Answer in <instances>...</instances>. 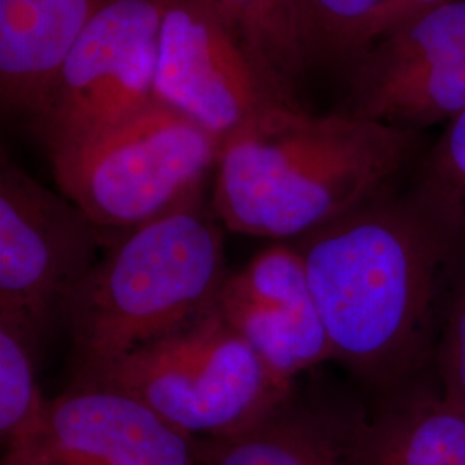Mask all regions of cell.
Returning a JSON list of instances; mask_svg holds the SVG:
<instances>
[{
  "label": "cell",
  "instance_id": "obj_9",
  "mask_svg": "<svg viewBox=\"0 0 465 465\" xmlns=\"http://www.w3.org/2000/svg\"><path fill=\"white\" fill-rule=\"evenodd\" d=\"M341 113L417 134L465 113V0H445L376 40L355 61Z\"/></svg>",
  "mask_w": 465,
  "mask_h": 465
},
{
  "label": "cell",
  "instance_id": "obj_8",
  "mask_svg": "<svg viewBox=\"0 0 465 465\" xmlns=\"http://www.w3.org/2000/svg\"><path fill=\"white\" fill-rule=\"evenodd\" d=\"M116 232L2 152L0 311L23 314L45 331Z\"/></svg>",
  "mask_w": 465,
  "mask_h": 465
},
{
  "label": "cell",
  "instance_id": "obj_12",
  "mask_svg": "<svg viewBox=\"0 0 465 465\" xmlns=\"http://www.w3.org/2000/svg\"><path fill=\"white\" fill-rule=\"evenodd\" d=\"M334 419L347 465H465V409L420 376Z\"/></svg>",
  "mask_w": 465,
  "mask_h": 465
},
{
  "label": "cell",
  "instance_id": "obj_18",
  "mask_svg": "<svg viewBox=\"0 0 465 465\" xmlns=\"http://www.w3.org/2000/svg\"><path fill=\"white\" fill-rule=\"evenodd\" d=\"M409 193L465 252V113L426 153Z\"/></svg>",
  "mask_w": 465,
  "mask_h": 465
},
{
  "label": "cell",
  "instance_id": "obj_20",
  "mask_svg": "<svg viewBox=\"0 0 465 465\" xmlns=\"http://www.w3.org/2000/svg\"><path fill=\"white\" fill-rule=\"evenodd\" d=\"M441 2H445V0H386L382 4L378 16L374 19L369 47L384 35L391 34L393 30H397L407 21L424 15L426 11H430Z\"/></svg>",
  "mask_w": 465,
  "mask_h": 465
},
{
  "label": "cell",
  "instance_id": "obj_2",
  "mask_svg": "<svg viewBox=\"0 0 465 465\" xmlns=\"http://www.w3.org/2000/svg\"><path fill=\"white\" fill-rule=\"evenodd\" d=\"M419 136L341 111L276 109L221 147L213 209L232 232L293 242L391 193Z\"/></svg>",
  "mask_w": 465,
  "mask_h": 465
},
{
  "label": "cell",
  "instance_id": "obj_13",
  "mask_svg": "<svg viewBox=\"0 0 465 465\" xmlns=\"http://www.w3.org/2000/svg\"><path fill=\"white\" fill-rule=\"evenodd\" d=\"M107 0H0V97L34 116L69 49Z\"/></svg>",
  "mask_w": 465,
  "mask_h": 465
},
{
  "label": "cell",
  "instance_id": "obj_16",
  "mask_svg": "<svg viewBox=\"0 0 465 465\" xmlns=\"http://www.w3.org/2000/svg\"><path fill=\"white\" fill-rule=\"evenodd\" d=\"M223 17L257 64L284 94L297 99L295 84L309 67L293 0H203Z\"/></svg>",
  "mask_w": 465,
  "mask_h": 465
},
{
  "label": "cell",
  "instance_id": "obj_15",
  "mask_svg": "<svg viewBox=\"0 0 465 465\" xmlns=\"http://www.w3.org/2000/svg\"><path fill=\"white\" fill-rule=\"evenodd\" d=\"M44 330L23 314L0 311V436L5 450L35 445L49 400L38 382Z\"/></svg>",
  "mask_w": 465,
  "mask_h": 465
},
{
  "label": "cell",
  "instance_id": "obj_21",
  "mask_svg": "<svg viewBox=\"0 0 465 465\" xmlns=\"http://www.w3.org/2000/svg\"><path fill=\"white\" fill-rule=\"evenodd\" d=\"M2 465H59L49 457L36 449V447H25V449L5 450Z\"/></svg>",
  "mask_w": 465,
  "mask_h": 465
},
{
  "label": "cell",
  "instance_id": "obj_11",
  "mask_svg": "<svg viewBox=\"0 0 465 465\" xmlns=\"http://www.w3.org/2000/svg\"><path fill=\"white\" fill-rule=\"evenodd\" d=\"M32 447L59 465H199L193 438L142 400L99 382L73 381L49 400Z\"/></svg>",
  "mask_w": 465,
  "mask_h": 465
},
{
  "label": "cell",
  "instance_id": "obj_17",
  "mask_svg": "<svg viewBox=\"0 0 465 465\" xmlns=\"http://www.w3.org/2000/svg\"><path fill=\"white\" fill-rule=\"evenodd\" d=\"M386 0H293L307 63L357 61Z\"/></svg>",
  "mask_w": 465,
  "mask_h": 465
},
{
  "label": "cell",
  "instance_id": "obj_19",
  "mask_svg": "<svg viewBox=\"0 0 465 465\" xmlns=\"http://www.w3.org/2000/svg\"><path fill=\"white\" fill-rule=\"evenodd\" d=\"M431 362L436 386L465 409V274L451 290Z\"/></svg>",
  "mask_w": 465,
  "mask_h": 465
},
{
  "label": "cell",
  "instance_id": "obj_6",
  "mask_svg": "<svg viewBox=\"0 0 465 465\" xmlns=\"http://www.w3.org/2000/svg\"><path fill=\"white\" fill-rule=\"evenodd\" d=\"M166 0H107L67 52L34 116L50 153L153 104Z\"/></svg>",
  "mask_w": 465,
  "mask_h": 465
},
{
  "label": "cell",
  "instance_id": "obj_7",
  "mask_svg": "<svg viewBox=\"0 0 465 465\" xmlns=\"http://www.w3.org/2000/svg\"><path fill=\"white\" fill-rule=\"evenodd\" d=\"M153 100L197 124L221 147L276 109L302 107L203 0H166Z\"/></svg>",
  "mask_w": 465,
  "mask_h": 465
},
{
  "label": "cell",
  "instance_id": "obj_1",
  "mask_svg": "<svg viewBox=\"0 0 465 465\" xmlns=\"http://www.w3.org/2000/svg\"><path fill=\"white\" fill-rule=\"evenodd\" d=\"M334 350L376 395L420 376L464 253L411 193H388L292 242Z\"/></svg>",
  "mask_w": 465,
  "mask_h": 465
},
{
  "label": "cell",
  "instance_id": "obj_3",
  "mask_svg": "<svg viewBox=\"0 0 465 465\" xmlns=\"http://www.w3.org/2000/svg\"><path fill=\"white\" fill-rule=\"evenodd\" d=\"M224 232L203 195L117 232L61 311L74 376L153 343L214 307L228 278Z\"/></svg>",
  "mask_w": 465,
  "mask_h": 465
},
{
  "label": "cell",
  "instance_id": "obj_4",
  "mask_svg": "<svg viewBox=\"0 0 465 465\" xmlns=\"http://www.w3.org/2000/svg\"><path fill=\"white\" fill-rule=\"evenodd\" d=\"M134 395L186 436L243 431L293 399L216 307L99 371L74 376Z\"/></svg>",
  "mask_w": 465,
  "mask_h": 465
},
{
  "label": "cell",
  "instance_id": "obj_5",
  "mask_svg": "<svg viewBox=\"0 0 465 465\" xmlns=\"http://www.w3.org/2000/svg\"><path fill=\"white\" fill-rule=\"evenodd\" d=\"M219 155L211 134L153 102L49 159L64 197L100 228L126 232L203 195Z\"/></svg>",
  "mask_w": 465,
  "mask_h": 465
},
{
  "label": "cell",
  "instance_id": "obj_14",
  "mask_svg": "<svg viewBox=\"0 0 465 465\" xmlns=\"http://www.w3.org/2000/svg\"><path fill=\"white\" fill-rule=\"evenodd\" d=\"M199 465H347L334 412L288 400L243 431L193 440Z\"/></svg>",
  "mask_w": 465,
  "mask_h": 465
},
{
  "label": "cell",
  "instance_id": "obj_10",
  "mask_svg": "<svg viewBox=\"0 0 465 465\" xmlns=\"http://www.w3.org/2000/svg\"><path fill=\"white\" fill-rule=\"evenodd\" d=\"M214 307L290 386L302 372L334 361L303 259L292 242H276L230 272Z\"/></svg>",
  "mask_w": 465,
  "mask_h": 465
}]
</instances>
